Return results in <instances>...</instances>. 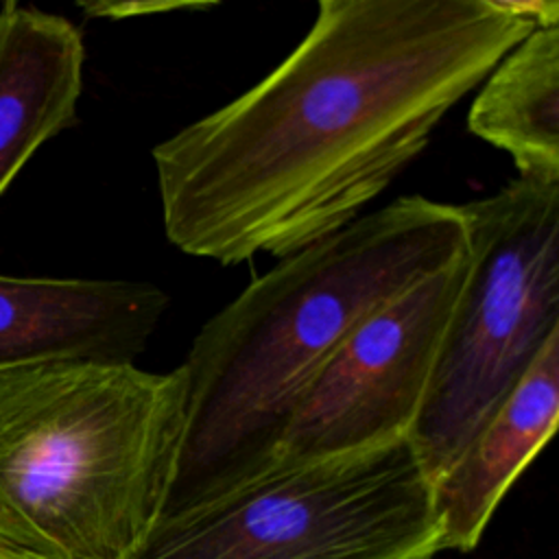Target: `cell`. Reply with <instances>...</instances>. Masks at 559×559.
Instances as JSON below:
<instances>
[{
	"label": "cell",
	"instance_id": "1",
	"mask_svg": "<svg viewBox=\"0 0 559 559\" xmlns=\"http://www.w3.org/2000/svg\"><path fill=\"white\" fill-rule=\"evenodd\" d=\"M531 31L504 0H321L280 66L153 148L168 242L234 266L341 231Z\"/></svg>",
	"mask_w": 559,
	"mask_h": 559
},
{
	"label": "cell",
	"instance_id": "2",
	"mask_svg": "<svg viewBox=\"0 0 559 559\" xmlns=\"http://www.w3.org/2000/svg\"><path fill=\"white\" fill-rule=\"evenodd\" d=\"M465 249L461 205L400 197L282 258L207 319L179 365L186 419L162 515L266 469L347 334Z\"/></svg>",
	"mask_w": 559,
	"mask_h": 559
},
{
	"label": "cell",
	"instance_id": "3",
	"mask_svg": "<svg viewBox=\"0 0 559 559\" xmlns=\"http://www.w3.org/2000/svg\"><path fill=\"white\" fill-rule=\"evenodd\" d=\"M183 419L181 367L0 373V559H129L164 511Z\"/></svg>",
	"mask_w": 559,
	"mask_h": 559
},
{
	"label": "cell",
	"instance_id": "4",
	"mask_svg": "<svg viewBox=\"0 0 559 559\" xmlns=\"http://www.w3.org/2000/svg\"><path fill=\"white\" fill-rule=\"evenodd\" d=\"M441 524L408 437L273 463L159 515L129 559H432Z\"/></svg>",
	"mask_w": 559,
	"mask_h": 559
},
{
	"label": "cell",
	"instance_id": "5",
	"mask_svg": "<svg viewBox=\"0 0 559 559\" xmlns=\"http://www.w3.org/2000/svg\"><path fill=\"white\" fill-rule=\"evenodd\" d=\"M467 277L408 432L435 485L559 332V181L461 205Z\"/></svg>",
	"mask_w": 559,
	"mask_h": 559
},
{
	"label": "cell",
	"instance_id": "6",
	"mask_svg": "<svg viewBox=\"0 0 559 559\" xmlns=\"http://www.w3.org/2000/svg\"><path fill=\"white\" fill-rule=\"evenodd\" d=\"M465 277L467 249L369 312L304 395L273 463L323 459L408 437Z\"/></svg>",
	"mask_w": 559,
	"mask_h": 559
},
{
	"label": "cell",
	"instance_id": "7",
	"mask_svg": "<svg viewBox=\"0 0 559 559\" xmlns=\"http://www.w3.org/2000/svg\"><path fill=\"white\" fill-rule=\"evenodd\" d=\"M168 295L148 282L0 275V373L52 362L135 365Z\"/></svg>",
	"mask_w": 559,
	"mask_h": 559
},
{
	"label": "cell",
	"instance_id": "8",
	"mask_svg": "<svg viewBox=\"0 0 559 559\" xmlns=\"http://www.w3.org/2000/svg\"><path fill=\"white\" fill-rule=\"evenodd\" d=\"M557 419L559 332L546 341L456 463L432 485L441 552H469L478 546L515 478L552 437Z\"/></svg>",
	"mask_w": 559,
	"mask_h": 559
},
{
	"label": "cell",
	"instance_id": "9",
	"mask_svg": "<svg viewBox=\"0 0 559 559\" xmlns=\"http://www.w3.org/2000/svg\"><path fill=\"white\" fill-rule=\"evenodd\" d=\"M85 46L68 17L0 7V197L35 151L76 122Z\"/></svg>",
	"mask_w": 559,
	"mask_h": 559
},
{
	"label": "cell",
	"instance_id": "10",
	"mask_svg": "<svg viewBox=\"0 0 559 559\" xmlns=\"http://www.w3.org/2000/svg\"><path fill=\"white\" fill-rule=\"evenodd\" d=\"M467 129L504 151L520 179L559 181V26L531 31L489 70Z\"/></svg>",
	"mask_w": 559,
	"mask_h": 559
},
{
	"label": "cell",
	"instance_id": "11",
	"mask_svg": "<svg viewBox=\"0 0 559 559\" xmlns=\"http://www.w3.org/2000/svg\"><path fill=\"white\" fill-rule=\"evenodd\" d=\"M81 11L87 17H107V20H127L138 15L168 13L181 9H210L212 2H81Z\"/></svg>",
	"mask_w": 559,
	"mask_h": 559
}]
</instances>
